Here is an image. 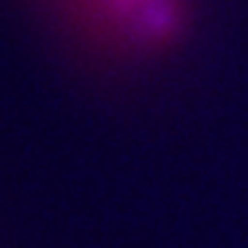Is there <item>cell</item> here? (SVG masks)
Instances as JSON below:
<instances>
[{
  "label": "cell",
  "instance_id": "obj_1",
  "mask_svg": "<svg viewBox=\"0 0 248 248\" xmlns=\"http://www.w3.org/2000/svg\"><path fill=\"white\" fill-rule=\"evenodd\" d=\"M116 5H119V8H127V5H138L140 0H114Z\"/></svg>",
  "mask_w": 248,
  "mask_h": 248
}]
</instances>
